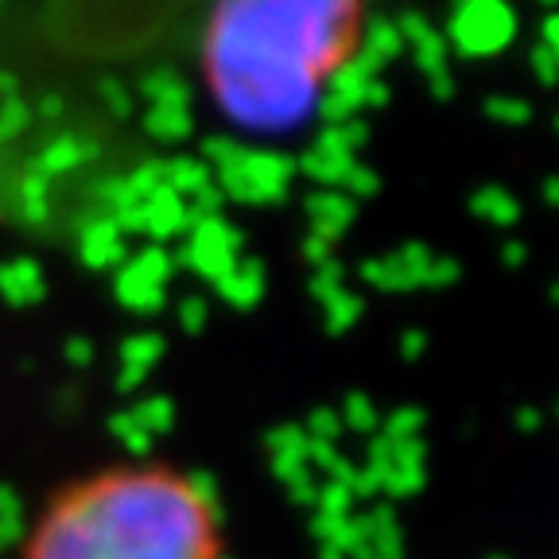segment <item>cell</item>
Segmentation results:
<instances>
[{
	"instance_id": "cell-1",
	"label": "cell",
	"mask_w": 559,
	"mask_h": 559,
	"mask_svg": "<svg viewBox=\"0 0 559 559\" xmlns=\"http://www.w3.org/2000/svg\"><path fill=\"white\" fill-rule=\"evenodd\" d=\"M20 559H226L218 493L156 459L102 466L35 513Z\"/></svg>"
},
{
	"instance_id": "cell-2",
	"label": "cell",
	"mask_w": 559,
	"mask_h": 559,
	"mask_svg": "<svg viewBox=\"0 0 559 559\" xmlns=\"http://www.w3.org/2000/svg\"><path fill=\"white\" fill-rule=\"evenodd\" d=\"M358 20V4H226L202 51L210 90L245 129H296L319 109V86L354 59Z\"/></svg>"
},
{
	"instance_id": "cell-3",
	"label": "cell",
	"mask_w": 559,
	"mask_h": 559,
	"mask_svg": "<svg viewBox=\"0 0 559 559\" xmlns=\"http://www.w3.org/2000/svg\"><path fill=\"white\" fill-rule=\"evenodd\" d=\"M516 35V12L501 0H466L451 12L447 24V47H454L466 59H493Z\"/></svg>"
},
{
	"instance_id": "cell-4",
	"label": "cell",
	"mask_w": 559,
	"mask_h": 559,
	"mask_svg": "<svg viewBox=\"0 0 559 559\" xmlns=\"http://www.w3.org/2000/svg\"><path fill=\"white\" fill-rule=\"evenodd\" d=\"M471 214L481 222H489V226H516V218H521V202H516L506 187L489 183L471 194Z\"/></svg>"
},
{
	"instance_id": "cell-5",
	"label": "cell",
	"mask_w": 559,
	"mask_h": 559,
	"mask_svg": "<svg viewBox=\"0 0 559 559\" xmlns=\"http://www.w3.org/2000/svg\"><path fill=\"white\" fill-rule=\"evenodd\" d=\"M361 276L381 292H416L419 288V276H412L396 257H389V261H366L361 264Z\"/></svg>"
},
{
	"instance_id": "cell-6",
	"label": "cell",
	"mask_w": 559,
	"mask_h": 559,
	"mask_svg": "<svg viewBox=\"0 0 559 559\" xmlns=\"http://www.w3.org/2000/svg\"><path fill=\"white\" fill-rule=\"evenodd\" d=\"M361 44H366V51L381 55L384 62L396 59V55L404 51L401 27H396V20H384V16H373V20H369L366 32H361Z\"/></svg>"
},
{
	"instance_id": "cell-7",
	"label": "cell",
	"mask_w": 559,
	"mask_h": 559,
	"mask_svg": "<svg viewBox=\"0 0 559 559\" xmlns=\"http://www.w3.org/2000/svg\"><path fill=\"white\" fill-rule=\"evenodd\" d=\"M486 117L498 124H509V129H516V124H528L533 121V105L524 102V97H509V94H493L486 97Z\"/></svg>"
},
{
	"instance_id": "cell-8",
	"label": "cell",
	"mask_w": 559,
	"mask_h": 559,
	"mask_svg": "<svg viewBox=\"0 0 559 559\" xmlns=\"http://www.w3.org/2000/svg\"><path fill=\"white\" fill-rule=\"evenodd\" d=\"M424 424H428L424 408H416V404H404V408H396L393 416L384 419V439H389V443H401V439H416L419 431H424Z\"/></svg>"
},
{
	"instance_id": "cell-9",
	"label": "cell",
	"mask_w": 559,
	"mask_h": 559,
	"mask_svg": "<svg viewBox=\"0 0 559 559\" xmlns=\"http://www.w3.org/2000/svg\"><path fill=\"white\" fill-rule=\"evenodd\" d=\"M424 486H428V471L424 466H393L381 481V489H389L393 498H416Z\"/></svg>"
},
{
	"instance_id": "cell-10",
	"label": "cell",
	"mask_w": 559,
	"mask_h": 559,
	"mask_svg": "<svg viewBox=\"0 0 559 559\" xmlns=\"http://www.w3.org/2000/svg\"><path fill=\"white\" fill-rule=\"evenodd\" d=\"M416 51V67L428 74V79H439V74H451V67H447V39H443V32H436L428 39V44H419V47H412Z\"/></svg>"
},
{
	"instance_id": "cell-11",
	"label": "cell",
	"mask_w": 559,
	"mask_h": 559,
	"mask_svg": "<svg viewBox=\"0 0 559 559\" xmlns=\"http://www.w3.org/2000/svg\"><path fill=\"white\" fill-rule=\"evenodd\" d=\"M463 280V264L454 257H431L428 272H424V288H451Z\"/></svg>"
},
{
	"instance_id": "cell-12",
	"label": "cell",
	"mask_w": 559,
	"mask_h": 559,
	"mask_svg": "<svg viewBox=\"0 0 559 559\" xmlns=\"http://www.w3.org/2000/svg\"><path fill=\"white\" fill-rule=\"evenodd\" d=\"M396 27H401V39L404 44H412V47H419V44H428L431 35H436V24H431L424 12H404L401 20H396Z\"/></svg>"
},
{
	"instance_id": "cell-13",
	"label": "cell",
	"mask_w": 559,
	"mask_h": 559,
	"mask_svg": "<svg viewBox=\"0 0 559 559\" xmlns=\"http://www.w3.org/2000/svg\"><path fill=\"white\" fill-rule=\"evenodd\" d=\"M528 67H533V74H536V82H540V86H559V59L544 44L533 47V55H528Z\"/></svg>"
},
{
	"instance_id": "cell-14",
	"label": "cell",
	"mask_w": 559,
	"mask_h": 559,
	"mask_svg": "<svg viewBox=\"0 0 559 559\" xmlns=\"http://www.w3.org/2000/svg\"><path fill=\"white\" fill-rule=\"evenodd\" d=\"M424 463H428V443L419 436L393 443V466H424Z\"/></svg>"
},
{
	"instance_id": "cell-15",
	"label": "cell",
	"mask_w": 559,
	"mask_h": 559,
	"mask_svg": "<svg viewBox=\"0 0 559 559\" xmlns=\"http://www.w3.org/2000/svg\"><path fill=\"white\" fill-rule=\"evenodd\" d=\"M349 428H358V431H373L377 428V408L369 396H349Z\"/></svg>"
},
{
	"instance_id": "cell-16",
	"label": "cell",
	"mask_w": 559,
	"mask_h": 559,
	"mask_svg": "<svg viewBox=\"0 0 559 559\" xmlns=\"http://www.w3.org/2000/svg\"><path fill=\"white\" fill-rule=\"evenodd\" d=\"M349 167H354V164H349V159H334V156H323V152H319V156L307 159V171L323 175V179H331V183H338V179H346Z\"/></svg>"
},
{
	"instance_id": "cell-17",
	"label": "cell",
	"mask_w": 559,
	"mask_h": 559,
	"mask_svg": "<svg viewBox=\"0 0 559 559\" xmlns=\"http://www.w3.org/2000/svg\"><path fill=\"white\" fill-rule=\"evenodd\" d=\"M361 314V299L354 296H342L334 299V319H331V331H342V326H349L354 319Z\"/></svg>"
},
{
	"instance_id": "cell-18",
	"label": "cell",
	"mask_w": 559,
	"mask_h": 559,
	"mask_svg": "<svg viewBox=\"0 0 559 559\" xmlns=\"http://www.w3.org/2000/svg\"><path fill=\"white\" fill-rule=\"evenodd\" d=\"M424 349H428V334H424V331H404L401 334V358L404 361L424 358Z\"/></svg>"
},
{
	"instance_id": "cell-19",
	"label": "cell",
	"mask_w": 559,
	"mask_h": 559,
	"mask_svg": "<svg viewBox=\"0 0 559 559\" xmlns=\"http://www.w3.org/2000/svg\"><path fill=\"white\" fill-rule=\"evenodd\" d=\"M346 183L354 187L358 194H377V175H373V171H366V167H349Z\"/></svg>"
},
{
	"instance_id": "cell-20",
	"label": "cell",
	"mask_w": 559,
	"mask_h": 559,
	"mask_svg": "<svg viewBox=\"0 0 559 559\" xmlns=\"http://www.w3.org/2000/svg\"><path fill=\"white\" fill-rule=\"evenodd\" d=\"M540 35H544L540 44L548 47V51H551V55H556V59H559V12H556V9H551L548 16H544V24H540Z\"/></svg>"
},
{
	"instance_id": "cell-21",
	"label": "cell",
	"mask_w": 559,
	"mask_h": 559,
	"mask_svg": "<svg viewBox=\"0 0 559 559\" xmlns=\"http://www.w3.org/2000/svg\"><path fill=\"white\" fill-rule=\"evenodd\" d=\"M544 428V416L536 408H528V404H524V408H516V431H524V436H536V431Z\"/></svg>"
},
{
	"instance_id": "cell-22",
	"label": "cell",
	"mask_w": 559,
	"mask_h": 559,
	"mask_svg": "<svg viewBox=\"0 0 559 559\" xmlns=\"http://www.w3.org/2000/svg\"><path fill=\"white\" fill-rule=\"evenodd\" d=\"M524 261H528V245H521V241L501 245V264H506V269H521Z\"/></svg>"
},
{
	"instance_id": "cell-23",
	"label": "cell",
	"mask_w": 559,
	"mask_h": 559,
	"mask_svg": "<svg viewBox=\"0 0 559 559\" xmlns=\"http://www.w3.org/2000/svg\"><path fill=\"white\" fill-rule=\"evenodd\" d=\"M349 498H354V489H349V486H334L331 493H326V509H331L334 516H342V509L349 506Z\"/></svg>"
},
{
	"instance_id": "cell-24",
	"label": "cell",
	"mask_w": 559,
	"mask_h": 559,
	"mask_svg": "<svg viewBox=\"0 0 559 559\" xmlns=\"http://www.w3.org/2000/svg\"><path fill=\"white\" fill-rule=\"evenodd\" d=\"M428 90L436 102H451L454 97V79L451 74H439V79H428Z\"/></svg>"
},
{
	"instance_id": "cell-25",
	"label": "cell",
	"mask_w": 559,
	"mask_h": 559,
	"mask_svg": "<svg viewBox=\"0 0 559 559\" xmlns=\"http://www.w3.org/2000/svg\"><path fill=\"white\" fill-rule=\"evenodd\" d=\"M338 288H342V269H326L323 280H319V292L323 296H338Z\"/></svg>"
},
{
	"instance_id": "cell-26",
	"label": "cell",
	"mask_w": 559,
	"mask_h": 559,
	"mask_svg": "<svg viewBox=\"0 0 559 559\" xmlns=\"http://www.w3.org/2000/svg\"><path fill=\"white\" fill-rule=\"evenodd\" d=\"M366 105H389V86L381 79H373L366 86Z\"/></svg>"
},
{
	"instance_id": "cell-27",
	"label": "cell",
	"mask_w": 559,
	"mask_h": 559,
	"mask_svg": "<svg viewBox=\"0 0 559 559\" xmlns=\"http://www.w3.org/2000/svg\"><path fill=\"white\" fill-rule=\"evenodd\" d=\"M314 428L323 431V436H338V419H334L331 412H319V416H314Z\"/></svg>"
},
{
	"instance_id": "cell-28",
	"label": "cell",
	"mask_w": 559,
	"mask_h": 559,
	"mask_svg": "<svg viewBox=\"0 0 559 559\" xmlns=\"http://www.w3.org/2000/svg\"><path fill=\"white\" fill-rule=\"evenodd\" d=\"M544 202H548V206H559V175H551L548 183H544Z\"/></svg>"
},
{
	"instance_id": "cell-29",
	"label": "cell",
	"mask_w": 559,
	"mask_h": 559,
	"mask_svg": "<svg viewBox=\"0 0 559 559\" xmlns=\"http://www.w3.org/2000/svg\"><path fill=\"white\" fill-rule=\"evenodd\" d=\"M548 296H551V304H559V284H551V292H548Z\"/></svg>"
},
{
	"instance_id": "cell-30",
	"label": "cell",
	"mask_w": 559,
	"mask_h": 559,
	"mask_svg": "<svg viewBox=\"0 0 559 559\" xmlns=\"http://www.w3.org/2000/svg\"><path fill=\"white\" fill-rule=\"evenodd\" d=\"M486 559H513V556H501V551H493V556H486Z\"/></svg>"
},
{
	"instance_id": "cell-31",
	"label": "cell",
	"mask_w": 559,
	"mask_h": 559,
	"mask_svg": "<svg viewBox=\"0 0 559 559\" xmlns=\"http://www.w3.org/2000/svg\"><path fill=\"white\" fill-rule=\"evenodd\" d=\"M551 412H556V419H559V401H556V408H551Z\"/></svg>"
},
{
	"instance_id": "cell-32",
	"label": "cell",
	"mask_w": 559,
	"mask_h": 559,
	"mask_svg": "<svg viewBox=\"0 0 559 559\" xmlns=\"http://www.w3.org/2000/svg\"><path fill=\"white\" fill-rule=\"evenodd\" d=\"M551 124H556V132H559V117H556V121H551Z\"/></svg>"
}]
</instances>
